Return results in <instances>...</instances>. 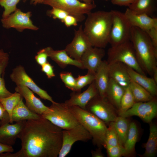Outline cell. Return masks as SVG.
I'll return each mask as SVG.
<instances>
[{"label":"cell","mask_w":157,"mask_h":157,"mask_svg":"<svg viewBox=\"0 0 157 157\" xmlns=\"http://www.w3.org/2000/svg\"><path fill=\"white\" fill-rule=\"evenodd\" d=\"M62 130L43 118L28 120L18 138L21 149L6 152L4 157H57L62 143Z\"/></svg>","instance_id":"cell-1"},{"label":"cell","mask_w":157,"mask_h":157,"mask_svg":"<svg viewBox=\"0 0 157 157\" xmlns=\"http://www.w3.org/2000/svg\"><path fill=\"white\" fill-rule=\"evenodd\" d=\"M83 30L92 47L105 48L109 43L112 22L110 11L99 10L87 15Z\"/></svg>","instance_id":"cell-2"},{"label":"cell","mask_w":157,"mask_h":157,"mask_svg":"<svg viewBox=\"0 0 157 157\" xmlns=\"http://www.w3.org/2000/svg\"><path fill=\"white\" fill-rule=\"evenodd\" d=\"M130 41L134 49L138 62L143 71L152 77L157 68V52L147 34L135 27L131 28Z\"/></svg>","instance_id":"cell-3"},{"label":"cell","mask_w":157,"mask_h":157,"mask_svg":"<svg viewBox=\"0 0 157 157\" xmlns=\"http://www.w3.org/2000/svg\"><path fill=\"white\" fill-rule=\"evenodd\" d=\"M68 107V106H67ZM79 123L89 133L93 144L101 148L105 147L107 127L96 116L77 106L68 107Z\"/></svg>","instance_id":"cell-4"},{"label":"cell","mask_w":157,"mask_h":157,"mask_svg":"<svg viewBox=\"0 0 157 157\" xmlns=\"http://www.w3.org/2000/svg\"><path fill=\"white\" fill-rule=\"evenodd\" d=\"M49 109L41 115L56 126L63 130H68L81 125L64 103H52Z\"/></svg>","instance_id":"cell-5"},{"label":"cell","mask_w":157,"mask_h":157,"mask_svg":"<svg viewBox=\"0 0 157 157\" xmlns=\"http://www.w3.org/2000/svg\"><path fill=\"white\" fill-rule=\"evenodd\" d=\"M107 55V61L108 63H121L138 72L146 75L138 62L133 44L130 40L111 47L108 50Z\"/></svg>","instance_id":"cell-6"},{"label":"cell","mask_w":157,"mask_h":157,"mask_svg":"<svg viewBox=\"0 0 157 157\" xmlns=\"http://www.w3.org/2000/svg\"><path fill=\"white\" fill-rule=\"evenodd\" d=\"M111 11L112 22L109 43L114 47L130 40L131 26L124 13L117 10Z\"/></svg>","instance_id":"cell-7"},{"label":"cell","mask_w":157,"mask_h":157,"mask_svg":"<svg viewBox=\"0 0 157 157\" xmlns=\"http://www.w3.org/2000/svg\"><path fill=\"white\" fill-rule=\"evenodd\" d=\"M42 4L65 11L75 17L78 22L85 19V15L96 7L94 3H86L79 0H44Z\"/></svg>","instance_id":"cell-8"},{"label":"cell","mask_w":157,"mask_h":157,"mask_svg":"<svg viewBox=\"0 0 157 157\" xmlns=\"http://www.w3.org/2000/svg\"><path fill=\"white\" fill-rule=\"evenodd\" d=\"M85 110L96 116L106 124L114 122L118 116L117 109L106 98L102 97L99 94L89 102L86 106Z\"/></svg>","instance_id":"cell-9"},{"label":"cell","mask_w":157,"mask_h":157,"mask_svg":"<svg viewBox=\"0 0 157 157\" xmlns=\"http://www.w3.org/2000/svg\"><path fill=\"white\" fill-rule=\"evenodd\" d=\"M157 115V101L155 98L147 101L135 102L126 111L118 113L119 116L128 118L133 116L139 117L142 120L150 123Z\"/></svg>","instance_id":"cell-10"},{"label":"cell","mask_w":157,"mask_h":157,"mask_svg":"<svg viewBox=\"0 0 157 157\" xmlns=\"http://www.w3.org/2000/svg\"><path fill=\"white\" fill-rule=\"evenodd\" d=\"M12 81L17 85L25 86L38 95L44 100H48L51 103L55 102L47 92L39 87L26 73L24 68L21 65H18L13 69L10 75Z\"/></svg>","instance_id":"cell-11"},{"label":"cell","mask_w":157,"mask_h":157,"mask_svg":"<svg viewBox=\"0 0 157 157\" xmlns=\"http://www.w3.org/2000/svg\"><path fill=\"white\" fill-rule=\"evenodd\" d=\"M31 15L30 11L23 12L17 8L8 16L2 18L1 21L3 26L7 29L13 28L20 32L26 29L37 30L39 28L33 24L30 19Z\"/></svg>","instance_id":"cell-12"},{"label":"cell","mask_w":157,"mask_h":157,"mask_svg":"<svg viewBox=\"0 0 157 157\" xmlns=\"http://www.w3.org/2000/svg\"><path fill=\"white\" fill-rule=\"evenodd\" d=\"M91 139V135L81 125L71 129L63 130L62 145L58 157L66 156L76 142H86Z\"/></svg>","instance_id":"cell-13"},{"label":"cell","mask_w":157,"mask_h":157,"mask_svg":"<svg viewBox=\"0 0 157 157\" xmlns=\"http://www.w3.org/2000/svg\"><path fill=\"white\" fill-rule=\"evenodd\" d=\"M91 47L89 40L83 32L82 26L81 25L77 30H74L73 40L65 49L71 58L81 61L83 54Z\"/></svg>","instance_id":"cell-14"},{"label":"cell","mask_w":157,"mask_h":157,"mask_svg":"<svg viewBox=\"0 0 157 157\" xmlns=\"http://www.w3.org/2000/svg\"><path fill=\"white\" fill-rule=\"evenodd\" d=\"M125 15L131 26L137 27L148 34L154 29L157 28V18L145 14L136 13L128 8Z\"/></svg>","instance_id":"cell-15"},{"label":"cell","mask_w":157,"mask_h":157,"mask_svg":"<svg viewBox=\"0 0 157 157\" xmlns=\"http://www.w3.org/2000/svg\"><path fill=\"white\" fill-rule=\"evenodd\" d=\"M105 53L104 48L92 46L88 49L83 54L80 60L84 69L95 74Z\"/></svg>","instance_id":"cell-16"},{"label":"cell","mask_w":157,"mask_h":157,"mask_svg":"<svg viewBox=\"0 0 157 157\" xmlns=\"http://www.w3.org/2000/svg\"><path fill=\"white\" fill-rule=\"evenodd\" d=\"M98 94V91L94 81L83 92H73L71 93L70 98L64 104L67 106H77L85 110L86 106L89 102Z\"/></svg>","instance_id":"cell-17"},{"label":"cell","mask_w":157,"mask_h":157,"mask_svg":"<svg viewBox=\"0 0 157 157\" xmlns=\"http://www.w3.org/2000/svg\"><path fill=\"white\" fill-rule=\"evenodd\" d=\"M26 120L16 122L13 124L7 123L0 126V142L12 146L24 128Z\"/></svg>","instance_id":"cell-18"},{"label":"cell","mask_w":157,"mask_h":157,"mask_svg":"<svg viewBox=\"0 0 157 157\" xmlns=\"http://www.w3.org/2000/svg\"><path fill=\"white\" fill-rule=\"evenodd\" d=\"M16 92L19 93L24 98L25 105L32 112L41 115L49 109L34 94L33 92L28 88L22 85H17L15 88Z\"/></svg>","instance_id":"cell-19"},{"label":"cell","mask_w":157,"mask_h":157,"mask_svg":"<svg viewBox=\"0 0 157 157\" xmlns=\"http://www.w3.org/2000/svg\"><path fill=\"white\" fill-rule=\"evenodd\" d=\"M108 69L110 78L125 88L129 86L131 79L127 66L120 62L110 63Z\"/></svg>","instance_id":"cell-20"},{"label":"cell","mask_w":157,"mask_h":157,"mask_svg":"<svg viewBox=\"0 0 157 157\" xmlns=\"http://www.w3.org/2000/svg\"><path fill=\"white\" fill-rule=\"evenodd\" d=\"M45 48L49 57L55 61L61 68H64L68 65H70L81 69H84L81 61L71 58L65 49L54 50L51 47H47Z\"/></svg>","instance_id":"cell-21"},{"label":"cell","mask_w":157,"mask_h":157,"mask_svg":"<svg viewBox=\"0 0 157 157\" xmlns=\"http://www.w3.org/2000/svg\"><path fill=\"white\" fill-rule=\"evenodd\" d=\"M110 79L108 63L102 60L95 73L94 80L99 95L106 98V92Z\"/></svg>","instance_id":"cell-22"},{"label":"cell","mask_w":157,"mask_h":157,"mask_svg":"<svg viewBox=\"0 0 157 157\" xmlns=\"http://www.w3.org/2000/svg\"><path fill=\"white\" fill-rule=\"evenodd\" d=\"M130 78L147 91L153 96L157 95V83L152 78L148 77L127 66Z\"/></svg>","instance_id":"cell-23"},{"label":"cell","mask_w":157,"mask_h":157,"mask_svg":"<svg viewBox=\"0 0 157 157\" xmlns=\"http://www.w3.org/2000/svg\"><path fill=\"white\" fill-rule=\"evenodd\" d=\"M23 98L14 108L12 113L11 124L15 122L39 119L42 118L41 115L31 111L23 101Z\"/></svg>","instance_id":"cell-24"},{"label":"cell","mask_w":157,"mask_h":157,"mask_svg":"<svg viewBox=\"0 0 157 157\" xmlns=\"http://www.w3.org/2000/svg\"><path fill=\"white\" fill-rule=\"evenodd\" d=\"M125 88L110 78L106 97L117 110H119L122 97Z\"/></svg>","instance_id":"cell-25"},{"label":"cell","mask_w":157,"mask_h":157,"mask_svg":"<svg viewBox=\"0 0 157 157\" xmlns=\"http://www.w3.org/2000/svg\"><path fill=\"white\" fill-rule=\"evenodd\" d=\"M128 8L137 13L151 16L157 10V0H134Z\"/></svg>","instance_id":"cell-26"},{"label":"cell","mask_w":157,"mask_h":157,"mask_svg":"<svg viewBox=\"0 0 157 157\" xmlns=\"http://www.w3.org/2000/svg\"><path fill=\"white\" fill-rule=\"evenodd\" d=\"M149 133L147 142L144 145L145 151L141 156L143 157H154L157 150V127L156 125L149 123Z\"/></svg>","instance_id":"cell-27"},{"label":"cell","mask_w":157,"mask_h":157,"mask_svg":"<svg viewBox=\"0 0 157 157\" xmlns=\"http://www.w3.org/2000/svg\"><path fill=\"white\" fill-rule=\"evenodd\" d=\"M113 122L119 143L124 146L128 133L130 123L127 118L119 115Z\"/></svg>","instance_id":"cell-28"},{"label":"cell","mask_w":157,"mask_h":157,"mask_svg":"<svg viewBox=\"0 0 157 157\" xmlns=\"http://www.w3.org/2000/svg\"><path fill=\"white\" fill-rule=\"evenodd\" d=\"M138 135V130L136 124L134 122L130 123L128 133L123 146L125 151L124 156L130 155L134 152Z\"/></svg>","instance_id":"cell-29"},{"label":"cell","mask_w":157,"mask_h":157,"mask_svg":"<svg viewBox=\"0 0 157 157\" xmlns=\"http://www.w3.org/2000/svg\"><path fill=\"white\" fill-rule=\"evenodd\" d=\"M129 86L135 102L147 101L155 98L146 89L131 79Z\"/></svg>","instance_id":"cell-30"},{"label":"cell","mask_w":157,"mask_h":157,"mask_svg":"<svg viewBox=\"0 0 157 157\" xmlns=\"http://www.w3.org/2000/svg\"><path fill=\"white\" fill-rule=\"evenodd\" d=\"M23 97L18 92L15 91L11 95L6 97H0V101L8 113L11 121L13 111Z\"/></svg>","instance_id":"cell-31"},{"label":"cell","mask_w":157,"mask_h":157,"mask_svg":"<svg viewBox=\"0 0 157 157\" xmlns=\"http://www.w3.org/2000/svg\"><path fill=\"white\" fill-rule=\"evenodd\" d=\"M129 86L125 88L121 99L118 113L124 112L131 108L135 103Z\"/></svg>","instance_id":"cell-32"},{"label":"cell","mask_w":157,"mask_h":157,"mask_svg":"<svg viewBox=\"0 0 157 157\" xmlns=\"http://www.w3.org/2000/svg\"><path fill=\"white\" fill-rule=\"evenodd\" d=\"M9 59L0 61V97H6L12 94L13 93L6 88L4 78L5 72L8 65Z\"/></svg>","instance_id":"cell-33"},{"label":"cell","mask_w":157,"mask_h":157,"mask_svg":"<svg viewBox=\"0 0 157 157\" xmlns=\"http://www.w3.org/2000/svg\"><path fill=\"white\" fill-rule=\"evenodd\" d=\"M95 74L88 71L84 75H79L76 78V92H81L82 89L87 85L90 84L95 79Z\"/></svg>","instance_id":"cell-34"},{"label":"cell","mask_w":157,"mask_h":157,"mask_svg":"<svg viewBox=\"0 0 157 157\" xmlns=\"http://www.w3.org/2000/svg\"><path fill=\"white\" fill-rule=\"evenodd\" d=\"M113 122L109 123L107 127L105 138L106 145L115 146L119 144Z\"/></svg>","instance_id":"cell-35"},{"label":"cell","mask_w":157,"mask_h":157,"mask_svg":"<svg viewBox=\"0 0 157 157\" xmlns=\"http://www.w3.org/2000/svg\"><path fill=\"white\" fill-rule=\"evenodd\" d=\"M20 0H0V5L4 10L2 18H5L14 12L17 9V6Z\"/></svg>","instance_id":"cell-36"},{"label":"cell","mask_w":157,"mask_h":157,"mask_svg":"<svg viewBox=\"0 0 157 157\" xmlns=\"http://www.w3.org/2000/svg\"><path fill=\"white\" fill-rule=\"evenodd\" d=\"M60 76L61 79L65 86L68 89L75 92L76 88V78L71 72H62L60 73Z\"/></svg>","instance_id":"cell-37"},{"label":"cell","mask_w":157,"mask_h":157,"mask_svg":"<svg viewBox=\"0 0 157 157\" xmlns=\"http://www.w3.org/2000/svg\"><path fill=\"white\" fill-rule=\"evenodd\" d=\"M109 157H120L124 156L125 151L123 146L119 144L115 146L106 145L105 147Z\"/></svg>","instance_id":"cell-38"},{"label":"cell","mask_w":157,"mask_h":157,"mask_svg":"<svg viewBox=\"0 0 157 157\" xmlns=\"http://www.w3.org/2000/svg\"><path fill=\"white\" fill-rule=\"evenodd\" d=\"M47 13L48 16L54 19H58L62 22L69 14L67 12L61 9L53 7L51 9L48 10Z\"/></svg>","instance_id":"cell-39"},{"label":"cell","mask_w":157,"mask_h":157,"mask_svg":"<svg viewBox=\"0 0 157 157\" xmlns=\"http://www.w3.org/2000/svg\"><path fill=\"white\" fill-rule=\"evenodd\" d=\"M49 56L45 48L39 50L35 56L37 63L40 65H42L48 62L47 58Z\"/></svg>","instance_id":"cell-40"},{"label":"cell","mask_w":157,"mask_h":157,"mask_svg":"<svg viewBox=\"0 0 157 157\" xmlns=\"http://www.w3.org/2000/svg\"><path fill=\"white\" fill-rule=\"evenodd\" d=\"M41 67V71L46 74L48 78L51 79L55 76L53 66L48 61L42 65Z\"/></svg>","instance_id":"cell-41"},{"label":"cell","mask_w":157,"mask_h":157,"mask_svg":"<svg viewBox=\"0 0 157 157\" xmlns=\"http://www.w3.org/2000/svg\"><path fill=\"white\" fill-rule=\"evenodd\" d=\"M0 125L10 123V119L9 115L0 101Z\"/></svg>","instance_id":"cell-42"},{"label":"cell","mask_w":157,"mask_h":157,"mask_svg":"<svg viewBox=\"0 0 157 157\" xmlns=\"http://www.w3.org/2000/svg\"><path fill=\"white\" fill-rule=\"evenodd\" d=\"M62 22L66 27H69L72 26H77L78 22L75 17L69 14L66 17Z\"/></svg>","instance_id":"cell-43"},{"label":"cell","mask_w":157,"mask_h":157,"mask_svg":"<svg viewBox=\"0 0 157 157\" xmlns=\"http://www.w3.org/2000/svg\"><path fill=\"white\" fill-rule=\"evenodd\" d=\"M134 0H111V3L113 5L120 6H128Z\"/></svg>","instance_id":"cell-44"},{"label":"cell","mask_w":157,"mask_h":157,"mask_svg":"<svg viewBox=\"0 0 157 157\" xmlns=\"http://www.w3.org/2000/svg\"><path fill=\"white\" fill-rule=\"evenodd\" d=\"M14 149L12 146L6 145L0 142V154L3 152H12Z\"/></svg>","instance_id":"cell-45"},{"label":"cell","mask_w":157,"mask_h":157,"mask_svg":"<svg viewBox=\"0 0 157 157\" xmlns=\"http://www.w3.org/2000/svg\"><path fill=\"white\" fill-rule=\"evenodd\" d=\"M91 153L92 156L93 157H104V154L101 150V148H98L95 151H92Z\"/></svg>","instance_id":"cell-46"},{"label":"cell","mask_w":157,"mask_h":157,"mask_svg":"<svg viewBox=\"0 0 157 157\" xmlns=\"http://www.w3.org/2000/svg\"><path fill=\"white\" fill-rule=\"evenodd\" d=\"M7 59H9L8 53L4 52L2 49H0V61Z\"/></svg>","instance_id":"cell-47"},{"label":"cell","mask_w":157,"mask_h":157,"mask_svg":"<svg viewBox=\"0 0 157 157\" xmlns=\"http://www.w3.org/2000/svg\"><path fill=\"white\" fill-rule=\"evenodd\" d=\"M28 0H24V1H25ZM31 3L34 5H36L37 4L42 3L44 0H30Z\"/></svg>","instance_id":"cell-48"},{"label":"cell","mask_w":157,"mask_h":157,"mask_svg":"<svg viewBox=\"0 0 157 157\" xmlns=\"http://www.w3.org/2000/svg\"><path fill=\"white\" fill-rule=\"evenodd\" d=\"M82 2L88 4L94 3V0H81Z\"/></svg>","instance_id":"cell-49"},{"label":"cell","mask_w":157,"mask_h":157,"mask_svg":"<svg viewBox=\"0 0 157 157\" xmlns=\"http://www.w3.org/2000/svg\"><path fill=\"white\" fill-rule=\"evenodd\" d=\"M105 0L106 1H108L109 0Z\"/></svg>","instance_id":"cell-50"},{"label":"cell","mask_w":157,"mask_h":157,"mask_svg":"<svg viewBox=\"0 0 157 157\" xmlns=\"http://www.w3.org/2000/svg\"><path fill=\"white\" fill-rule=\"evenodd\" d=\"M0 124H1V122H0Z\"/></svg>","instance_id":"cell-51"}]
</instances>
